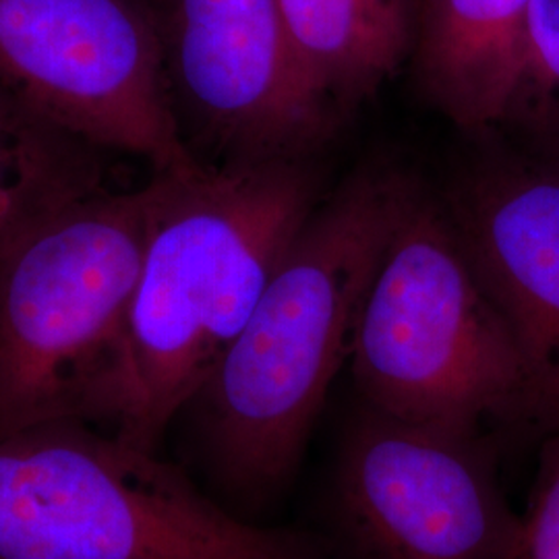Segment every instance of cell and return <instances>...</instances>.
Returning a JSON list of instances; mask_svg holds the SVG:
<instances>
[{
    "label": "cell",
    "instance_id": "cell-1",
    "mask_svg": "<svg viewBox=\"0 0 559 559\" xmlns=\"http://www.w3.org/2000/svg\"><path fill=\"white\" fill-rule=\"evenodd\" d=\"M415 189L396 170L371 168L318 203L239 336L175 420L203 491L235 516L255 522L295 479Z\"/></svg>",
    "mask_w": 559,
    "mask_h": 559
},
{
    "label": "cell",
    "instance_id": "cell-2",
    "mask_svg": "<svg viewBox=\"0 0 559 559\" xmlns=\"http://www.w3.org/2000/svg\"><path fill=\"white\" fill-rule=\"evenodd\" d=\"M106 431L147 452L210 378L318 207L305 160L156 173Z\"/></svg>",
    "mask_w": 559,
    "mask_h": 559
},
{
    "label": "cell",
    "instance_id": "cell-3",
    "mask_svg": "<svg viewBox=\"0 0 559 559\" xmlns=\"http://www.w3.org/2000/svg\"><path fill=\"white\" fill-rule=\"evenodd\" d=\"M0 559H334L239 519L180 466L87 420L0 438Z\"/></svg>",
    "mask_w": 559,
    "mask_h": 559
},
{
    "label": "cell",
    "instance_id": "cell-4",
    "mask_svg": "<svg viewBox=\"0 0 559 559\" xmlns=\"http://www.w3.org/2000/svg\"><path fill=\"white\" fill-rule=\"evenodd\" d=\"M350 362L378 413L464 436L526 433L519 344L448 210L419 189L371 280Z\"/></svg>",
    "mask_w": 559,
    "mask_h": 559
},
{
    "label": "cell",
    "instance_id": "cell-5",
    "mask_svg": "<svg viewBox=\"0 0 559 559\" xmlns=\"http://www.w3.org/2000/svg\"><path fill=\"white\" fill-rule=\"evenodd\" d=\"M152 185L102 191L0 258V438L46 420L106 427Z\"/></svg>",
    "mask_w": 559,
    "mask_h": 559
},
{
    "label": "cell",
    "instance_id": "cell-6",
    "mask_svg": "<svg viewBox=\"0 0 559 559\" xmlns=\"http://www.w3.org/2000/svg\"><path fill=\"white\" fill-rule=\"evenodd\" d=\"M0 83L154 175L201 164L173 110L156 0H0Z\"/></svg>",
    "mask_w": 559,
    "mask_h": 559
},
{
    "label": "cell",
    "instance_id": "cell-7",
    "mask_svg": "<svg viewBox=\"0 0 559 559\" xmlns=\"http://www.w3.org/2000/svg\"><path fill=\"white\" fill-rule=\"evenodd\" d=\"M498 443L365 408L340 441L332 522L350 559H506Z\"/></svg>",
    "mask_w": 559,
    "mask_h": 559
},
{
    "label": "cell",
    "instance_id": "cell-8",
    "mask_svg": "<svg viewBox=\"0 0 559 559\" xmlns=\"http://www.w3.org/2000/svg\"><path fill=\"white\" fill-rule=\"evenodd\" d=\"M180 138L205 166L305 160L338 110L307 78L278 0H156Z\"/></svg>",
    "mask_w": 559,
    "mask_h": 559
},
{
    "label": "cell",
    "instance_id": "cell-9",
    "mask_svg": "<svg viewBox=\"0 0 559 559\" xmlns=\"http://www.w3.org/2000/svg\"><path fill=\"white\" fill-rule=\"evenodd\" d=\"M448 214L519 344L526 436L559 431V154L512 143L456 180Z\"/></svg>",
    "mask_w": 559,
    "mask_h": 559
},
{
    "label": "cell",
    "instance_id": "cell-10",
    "mask_svg": "<svg viewBox=\"0 0 559 559\" xmlns=\"http://www.w3.org/2000/svg\"><path fill=\"white\" fill-rule=\"evenodd\" d=\"M531 0H425L413 62L423 92L456 127H500L516 83Z\"/></svg>",
    "mask_w": 559,
    "mask_h": 559
},
{
    "label": "cell",
    "instance_id": "cell-11",
    "mask_svg": "<svg viewBox=\"0 0 559 559\" xmlns=\"http://www.w3.org/2000/svg\"><path fill=\"white\" fill-rule=\"evenodd\" d=\"M307 78L336 110L373 96L413 59L415 0H278Z\"/></svg>",
    "mask_w": 559,
    "mask_h": 559
},
{
    "label": "cell",
    "instance_id": "cell-12",
    "mask_svg": "<svg viewBox=\"0 0 559 559\" xmlns=\"http://www.w3.org/2000/svg\"><path fill=\"white\" fill-rule=\"evenodd\" d=\"M108 154L0 83V258L44 222L108 191Z\"/></svg>",
    "mask_w": 559,
    "mask_h": 559
},
{
    "label": "cell",
    "instance_id": "cell-13",
    "mask_svg": "<svg viewBox=\"0 0 559 559\" xmlns=\"http://www.w3.org/2000/svg\"><path fill=\"white\" fill-rule=\"evenodd\" d=\"M540 152L559 154V0H531L512 87L496 133Z\"/></svg>",
    "mask_w": 559,
    "mask_h": 559
},
{
    "label": "cell",
    "instance_id": "cell-14",
    "mask_svg": "<svg viewBox=\"0 0 559 559\" xmlns=\"http://www.w3.org/2000/svg\"><path fill=\"white\" fill-rule=\"evenodd\" d=\"M540 443L537 477L506 559H559V431Z\"/></svg>",
    "mask_w": 559,
    "mask_h": 559
},
{
    "label": "cell",
    "instance_id": "cell-15",
    "mask_svg": "<svg viewBox=\"0 0 559 559\" xmlns=\"http://www.w3.org/2000/svg\"><path fill=\"white\" fill-rule=\"evenodd\" d=\"M423 2H425V0H415V4H417V13H419L420 7H423Z\"/></svg>",
    "mask_w": 559,
    "mask_h": 559
}]
</instances>
